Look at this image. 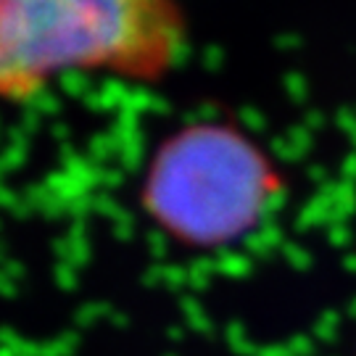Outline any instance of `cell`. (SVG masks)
<instances>
[{"mask_svg": "<svg viewBox=\"0 0 356 356\" xmlns=\"http://www.w3.org/2000/svg\"><path fill=\"white\" fill-rule=\"evenodd\" d=\"M280 191L277 166L251 135L225 122H198L153 151L140 204L169 241L214 251L248 238Z\"/></svg>", "mask_w": 356, "mask_h": 356, "instance_id": "cell-2", "label": "cell"}, {"mask_svg": "<svg viewBox=\"0 0 356 356\" xmlns=\"http://www.w3.org/2000/svg\"><path fill=\"white\" fill-rule=\"evenodd\" d=\"M191 40L182 0H0V103L72 74L159 85Z\"/></svg>", "mask_w": 356, "mask_h": 356, "instance_id": "cell-1", "label": "cell"}]
</instances>
